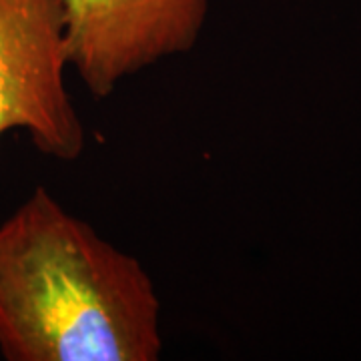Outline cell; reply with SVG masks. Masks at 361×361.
<instances>
[{
  "label": "cell",
  "mask_w": 361,
  "mask_h": 361,
  "mask_svg": "<svg viewBox=\"0 0 361 361\" xmlns=\"http://www.w3.org/2000/svg\"><path fill=\"white\" fill-rule=\"evenodd\" d=\"M68 65L94 99L197 44L209 0H63Z\"/></svg>",
  "instance_id": "obj_3"
},
{
  "label": "cell",
  "mask_w": 361,
  "mask_h": 361,
  "mask_svg": "<svg viewBox=\"0 0 361 361\" xmlns=\"http://www.w3.org/2000/svg\"><path fill=\"white\" fill-rule=\"evenodd\" d=\"M63 0H0V135L25 130L42 155L77 161L87 129L65 85Z\"/></svg>",
  "instance_id": "obj_2"
},
{
  "label": "cell",
  "mask_w": 361,
  "mask_h": 361,
  "mask_svg": "<svg viewBox=\"0 0 361 361\" xmlns=\"http://www.w3.org/2000/svg\"><path fill=\"white\" fill-rule=\"evenodd\" d=\"M161 301L135 257L44 187L0 223V353L6 361H155Z\"/></svg>",
  "instance_id": "obj_1"
}]
</instances>
